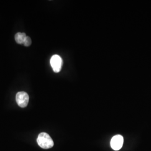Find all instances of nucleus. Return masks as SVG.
I'll list each match as a JSON object with an SVG mask.
<instances>
[{
  "label": "nucleus",
  "instance_id": "1",
  "mask_svg": "<svg viewBox=\"0 0 151 151\" xmlns=\"http://www.w3.org/2000/svg\"><path fill=\"white\" fill-rule=\"evenodd\" d=\"M38 145L43 149H49L54 146L53 140L47 133H41L37 138Z\"/></svg>",
  "mask_w": 151,
  "mask_h": 151
},
{
  "label": "nucleus",
  "instance_id": "2",
  "mask_svg": "<svg viewBox=\"0 0 151 151\" xmlns=\"http://www.w3.org/2000/svg\"><path fill=\"white\" fill-rule=\"evenodd\" d=\"M29 97L27 92H19L16 95V101L17 105L21 108H25L29 103Z\"/></svg>",
  "mask_w": 151,
  "mask_h": 151
},
{
  "label": "nucleus",
  "instance_id": "3",
  "mask_svg": "<svg viewBox=\"0 0 151 151\" xmlns=\"http://www.w3.org/2000/svg\"><path fill=\"white\" fill-rule=\"evenodd\" d=\"M50 65L55 73L60 72L63 65L62 58L58 55H54L52 57L50 60Z\"/></svg>",
  "mask_w": 151,
  "mask_h": 151
},
{
  "label": "nucleus",
  "instance_id": "4",
  "mask_svg": "<svg viewBox=\"0 0 151 151\" xmlns=\"http://www.w3.org/2000/svg\"><path fill=\"white\" fill-rule=\"evenodd\" d=\"M124 139L123 136L121 135H116L112 138L110 145L111 148L115 151H118L120 150L123 145Z\"/></svg>",
  "mask_w": 151,
  "mask_h": 151
},
{
  "label": "nucleus",
  "instance_id": "5",
  "mask_svg": "<svg viewBox=\"0 0 151 151\" xmlns=\"http://www.w3.org/2000/svg\"><path fill=\"white\" fill-rule=\"evenodd\" d=\"M27 38V35L24 32H17L16 33L15 39L16 40V43L20 44L24 43L25 39Z\"/></svg>",
  "mask_w": 151,
  "mask_h": 151
},
{
  "label": "nucleus",
  "instance_id": "6",
  "mask_svg": "<svg viewBox=\"0 0 151 151\" xmlns=\"http://www.w3.org/2000/svg\"><path fill=\"white\" fill-rule=\"evenodd\" d=\"M24 45L25 47H29L32 44V40L31 38L29 37H27L24 42Z\"/></svg>",
  "mask_w": 151,
  "mask_h": 151
}]
</instances>
